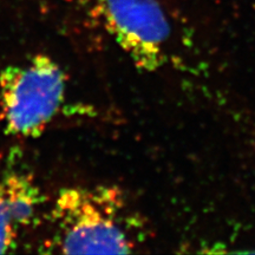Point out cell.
Returning a JSON list of instances; mask_svg holds the SVG:
<instances>
[{"mask_svg": "<svg viewBox=\"0 0 255 255\" xmlns=\"http://www.w3.org/2000/svg\"><path fill=\"white\" fill-rule=\"evenodd\" d=\"M49 247L65 254H128L148 239L144 219L117 186L68 187L50 212Z\"/></svg>", "mask_w": 255, "mask_h": 255, "instance_id": "6da1fadb", "label": "cell"}, {"mask_svg": "<svg viewBox=\"0 0 255 255\" xmlns=\"http://www.w3.org/2000/svg\"><path fill=\"white\" fill-rule=\"evenodd\" d=\"M65 88V73L44 53L2 69L0 111L5 132L21 138L39 136L62 107Z\"/></svg>", "mask_w": 255, "mask_h": 255, "instance_id": "7a4b0ae2", "label": "cell"}, {"mask_svg": "<svg viewBox=\"0 0 255 255\" xmlns=\"http://www.w3.org/2000/svg\"><path fill=\"white\" fill-rule=\"evenodd\" d=\"M105 27L137 68L155 71L165 62L170 25L157 0H97Z\"/></svg>", "mask_w": 255, "mask_h": 255, "instance_id": "3957f363", "label": "cell"}, {"mask_svg": "<svg viewBox=\"0 0 255 255\" xmlns=\"http://www.w3.org/2000/svg\"><path fill=\"white\" fill-rule=\"evenodd\" d=\"M41 201L40 189L30 175L12 173L0 178V254L17 247Z\"/></svg>", "mask_w": 255, "mask_h": 255, "instance_id": "277c9868", "label": "cell"}]
</instances>
